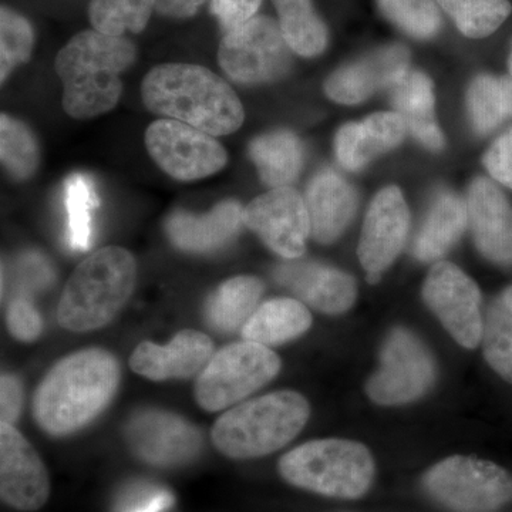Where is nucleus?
Returning <instances> with one entry per match:
<instances>
[{
    "mask_svg": "<svg viewBox=\"0 0 512 512\" xmlns=\"http://www.w3.org/2000/svg\"><path fill=\"white\" fill-rule=\"evenodd\" d=\"M116 356L83 349L56 363L33 396L37 426L52 437H67L92 424L109 407L120 386Z\"/></svg>",
    "mask_w": 512,
    "mask_h": 512,
    "instance_id": "f257e3e1",
    "label": "nucleus"
},
{
    "mask_svg": "<svg viewBox=\"0 0 512 512\" xmlns=\"http://www.w3.org/2000/svg\"><path fill=\"white\" fill-rule=\"evenodd\" d=\"M141 97L151 113L214 137L235 133L245 119L244 107L232 87L211 70L195 64L153 67L141 84Z\"/></svg>",
    "mask_w": 512,
    "mask_h": 512,
    "instance_id": "f03ea898",
    "label": "nucleus"
},
{
    "mask_svg": "<svg viewBox=\"0 0 512 512\" xmlns=\"http://www.w3.org/2000/svg\"><path fill=\"white\" fill-rule=\"evenodd\" d=\"M136 55V46L124 36L99 30L73 36L55 60L66 113L86 120L113 110L123 90L121 74L133 66Z\"/></svg>",
    "mask_w": 512,
    "mask_h": 512,
    "instance_id": "7ed1b4c3",
    "label": "nucleus"
},
{
    "mask_svg": "<svg viewBox=\"0 0 512 512\" xmlns=\"http://www.w3.org/2000/svg\"><path fill=\"white\" fill-rule=\"evenodd\" d=\"M137 264L127 249L101 248L74 269L64 286L57 320L70 332L109 325L133 295Z\"/></svg>",
    "mask_w": 512,
    "mask_h": 512,
    "instance_id": "20e7f679",
    "label": "nucleus"
},
{
    "mask_svg": "<svg viewBox=\"0 0 512 512\" xmlns=\"http://www.w3.org/2000/svg\"><path fill=\"white\" fill-rule=\"evenodd\" d=\"M311 416L302 394L282 390L239 403L215 421L214 447L232 460H252L281 450L291 443Z\"/></svg>",
    "mask_w": 512,
    "mask_h": 512,
    "instance_id": "39448f33",
    "label": "nucleus"
},
{
    "mask_svg": "<svg viewBox=\"0 0 512 512\" xmlns=\"http://www.w3.org/2000/svg\"><path fill=\"white\" fill-rule=\"evenodd\" d=\"M278 471L286 483L340 500H357L372 487L375 460L356 441L313 440L293 448L279 460Z\"/></svg>",
    "mask_w": 512,
    "mask_h": 512,
    "instance_id": "423d86ee",
    "label": "nucleus"
},
{
    "mask_svg": "<svg viewBox=\"0 0 512 512\" xmlns=\"http://www.w3.org/2000/svg\"><path fill=\"white\" fill-rule=\"evenodd\" d=\"M281 359L268 346L238 342L212 355L195 383V399L207 412L227 410L274 380Z\"/></svg>",
    "mask_w": 512,
    "mask_h": 512,
    "instance_id": "0eeeda50",
    "label": "nucleus"
},
{
    "mask_svg": "<svg viewBox=\"0 0 512 512\" xmlns=\"http://www.w3.org/2000/svg\"><path fill=\"white\" fill-rule=\"evenodd\" d=\"M427 494L448 510L494 512L512 501V476L480 458L454 456L424 474Z\"/></svg>",
    "mask_w": 512,
    "mask_h": 512,
    "instance_id": "6e6552de",
    "label": "nucleus"
},
{
    "mask_svg": "<svg viewBox=\"0 0 512 512\" xmlns=\"http://www.w3.org/2000/svg\"><path fill=\"white\" fill-rule=\"evenodd\" d=\"M218 62L234 82H276L291 69V47L286 43L279 23L266 16H255L238 29L225 33Z\"/></svg>",
    "mask_w": 512,
    "mask_h": 512,
    "instance_id": "1a4fd4ad",
    "label": "nucleus"
},
{
    "mask_svg": "<svg viewBox=\"0 0 512 512\" xmlns=\"http://www.w3.org/2000/svg\"><path fill=\"white\" fill-rule=\"evenodd\" d=\"M144 141L154 163L178 181L201 180L227 165V151L220 141L181 121H154Z\"/></svg>",
    "mask_w": 512,
    "mask_h": 512,
    "instance_id": "9d476101",
    "label": "nucleus"
},
{
    "mask_svg": "<svg viewBox=\"0 0 512 512\" xmlns=\"http://www.w3.org/2000/svg\"><path fill=\"white\" fill-rule=\"evenodd\" d=\"M124 440L134 457L156 468L187 466L202 450L201 431L168 410L134 413L124 426Z\"/></svg>",
    "mask_w": 512,
    "mask_h": 512,
    "instance_id": "9b49d317",
    "label": "nucleus"
},
{
    "mask_svg": "<svg viewBox=\"0 0 512 512\" xmlns=\"http://www.w3.org/2000/svg\"><path fill=\"white\" fill-rule=\"evenodd\" d=\"M434 380L433 360L413 333L396 329L382 350V363L367 382L370 399L382 406L414 402L430 389Z\"/></svg>",
    "mask_w": 512,
    "mask_h": 512,
    "instance_id": "f8f14e48",
    "label": "nucleus"
},
{
    "mask_svg": "<svg viewBox=\"0 0 512 512\" xmlns=\"http://www.w3.org/2000/svg\"><path fill=\"white\" fill-rule=\"evenodd\" d=\"M423 299L447 332L467 349L483 339L481 293L476 282L450 262L431 268L423 286Z\"/></svg>",
    "mask_w": 512,
    "mask_h": 512,
    "instance_id": "ddd939ff",
    "label": "nucleus"
},
{
    "mask_svg": "<svg viewBox=\"0 0 512 512\" xmlns=\"http://www.w3.org/2000/svg\"><path fill=\"white\" fill-rule=\"evenodd\" d=\"M244 222L266 247L288 261L301 258L311 237L306 202L291 187L272 188L249 202Z\"/></svg>",
    "mask_w": 512,
    "mask_h": 512,
    "instance_id": "4468645a",
    "label": "nucleus"
},
{
    "mask_svg": "<svg viewBox=\"0 0 512 512\" xmlns=\"http://www.w3.org/2000/svg\"><path fill=\"white\" fill-rule=\"evenodd\" d=\"M50 497L49 471L15 426L0 423V498L13 510L35 512Z\"/></svg>",
    "mask_w": 512,
    "mask_h": 512,
    "instance_id": "2eb2a0df",
    "label": "nucleus"
},
{
    "mask_svg": "<svg viewBox=\"0 0 512 512\" xmlns=\"http://www.w3.org/2000/svg\"><path fill=\"white\" fill-rule=\"evenodd\" d=\"M409 227V208L402 191L397 187L384 188L370 204L357 248L370 284H376L402 252Z\"/></svg>",
    "mask_w": 512,
    "mask_h": 512,
    "instance_id": "dca6fc26",
    "label": "nucleus"
},
{
    "mask_svg": "<svg viewBox=\"0 0 512 512\" xmlns=\"http://www.w3.org/2000/svg\"><path fill=\"white\" fill-rule=\"evenodd\" d=\"M214 355L210 336L194 329H184L168 345L141 342L130 357V366L137 375L164 382L190 379L200 373Z\"/></svg>",
    "mask_w": 512,
    "mask_h": 512,
    "instance_id": "f3484780",
    "label": "nucleus"
},
{
    "mask_svg": "<svg viewBox=\"0 0 512 512\" xmlns=\"http://www.w3.org/2000/svg\"><path fill=\"white\" fill-rule=\"evenodd\" d=\"M410 55L404 46L393 45L336 70L325 84L328 97L340 104H359L394 84L409 72Z\"/></svg>",
    "mask_w": 512,
    "mask_h": 512,
    "instance_id": "a211bd4d",
    "label": "nucleus"
},
{
    "mask_svg": "<svg viewBox=\"0 0 512 512\" xmlns=\"http://www.w3.org/2000/svg\"><path fill=\"white\" fill-rule=\"evenodd\" d=\"M274 276L306 305L328 315L346 312L356 301L355 279L330 266L291 259L276 266Z\"/></svg>",
    "mask_w": 512,
    "mask_h": 512,
    "instance_id": "6ab92c4d",
    "label": "nucleus"
},
{
    "mask_svg": "<svg viewBox=\"0 0 512 512\" xmlns=\"http://www.w3.org/2000/svg\"><path fill=\"white\" fill-rule=\"evenodd\" d=\"M467 210L481 254L495 264H512V207L500 188L477 178L468 190Z\"/></svg>",
    "mask_w": 512,
    "mask_h": 512,
    "instance_id": "aec40b11",
    "label": "nucleus"
},
{
    "mask_svg": "<svg viewBox=\"0 0 512 512\" xmlns=\"http://www.w3.org/2000/svg\"><path fill=\"white\" fill-rule=\"evenodd\" d=\"M244 208L228 200L204 215L177 211L165 222L171 244L188 254H211L234 241L244 222Z\"/></svg>",
    "mask_w": 512,
    "mask_h": 512,
    "instance_id": "412c9836",
    "label": "nucleus"
},
{
    "mask_svg": "<svg viewBox=\"0 0 512 512\" xmlns=\"http://www.w3.org/2000/svg\"><path fill=\"white\" fill-rule=\"evenodd\" d=\"M305 202L311 220V237L320 244H330L345 232L355 217L357 195L342 175L323 170L309 184Z\"/></svg>",
    "mask_w": 512,
    "mask_h": 512,
    "instance_id": "4be33fe9",
    "label": "nucleus"
},
{
    "mask_svg": "<svg viewBox=\"0 0 512 512\" xmlns=\"http://www.w3.org/2000/svg\"><path fill=\"white\" fill-rule=\"evenodd\" d=\"M406 124L397 113H376L338 131L335 153L342 167L362 170L373 158L393 150L406 136Z\"/></svg>",
    "mask_w": 512,
    "mask_h": 512,
    "instance_id": "5701e85b",
    "label": "nucleus"
},
{
    "mask_svg": "<svg viewBox=\"0 0 512 512\" xmlns=\"http://www.w3.org/2000/svg\"><path fill=\"white\" fill-rule=\"evenodd\" d=\"M394 113L402 117L414 137L429 150H441L444 136L434 114L433 84L426 74L407 72L392 89Z\"/></svg>",
    "mask_w": 512,
    "mask_h": 512,
    "instance_id": "b1692460",
    "label": "nucleus"
},
{
    "mask_svg": "<svg viewBox=\"0 0 512 512\" xmlns=\"http://www.w3.org/2000/svg\"><path fill=\"white\" fill-rule=\"evenodd\" d=\"M264 289V282L255 276H235L222 282L205 302V323L224 335L244 328L258 308Z\"/></svg>",
    "mask_w": 512,
    "mask_h": 512,
    "instance_id": "393cba45",
    "label": "nucleus"
},
{
    "mask_svg": "<svg viewBox=\"0 0 512 512\" xmlns=\"http://www.w3.org/2000/svg\"><path fill=\"white\" fill-rule=\"evenodd\" d=\"M467 225V202L453 192H440L414 241L413 254L423 262L436 261L456 244Z\"/></svg>",
    "mask_w": 512,
    "mask_h": 512,
    "instance_id": "a878e982",
    "label": "nucleus"
},
{
    "mask_svg": "<svg viewBox=\"0 0 512 512\" xmlns=\"http://www.w3.org/2000/svg\"><path fill=\"white\" fill-rule=\"evenodd\" d=\"M312 326V315L296 299H272L256 308L242 328V338L264 346L284 345L298 339Z\"/></svg>",
    "mask_w": 512,
    "mask_h": 512,
    "instance_id": "bb28decb",
    "label": "nucleus"
},
{
    "mask_svg": "<svg viewBox=\"0 0 512 512\" xmlns=\"http://www.w3.org/2000/svg\"><path fill=\"white\" fill-rule=\"evenodd\" d=\"M249 156L268 187H289L301 173L303 146L291 131L276 130L256 137L249 146Z\"/></svg>",
    "mask_w": 512,
    "mask_h": 512,
    "instance_id": "cd10ccee",
    "label": "nucleus"
},
{
    "mask_svg": "<svg viewBox=\"0 0 512 512\" xmlns=\"http://www.w3.org/2000/svg\"><path fill=\"white\" fill-rule=\"evenodd\" d=\"M468 117L478 134H488L512 120V77L481 74L467 93Z\"/></svg>",
    "mask_w": 512,
    "mask_h": 512,
    "instance_id": "c85d7f7f",
    "label": "nucleus"
},
{
    "mask_svg": "<svg viewBox=\"0 0 512 512\" xmlns=\"http://www.w3.org/2000/svg\"><path fill=\"white\" fill-rule=\"evenodd\" d=\"M279 28L292 52L303 57L319 56L328 46V29L313 10L312 0H272Z\"/></svg>",
    "mask_w": 512,
    "mask_h": 512,
    "instance_id": "c756f323",
    "label": "nucleus"
},
{
    "mask_svg": "<svg viewBox=\"0 0 512 512\" xmlns=\"http://www.w3.org/2000/svg\"><path fill=\"white\" fill-rule=\"evenodd\" d=\"M0 158L15 180H29L40 163L39 144L25 123L8 114L0 116Z\"/></svg>",
    "mask_w": 512,
    "mask_h": 512,
    "instance_id": "7c9ffc66",
    "label": "nucleus"
},
{
    "mask_svg": "<svg viewBox=\"0 0 512 512\" xmlns=\"http://www.w3.org/2000/svg\"><path fill=\"white\" fill-rule=\"evenodd\" d=\"M157 0H92L89 19L94 30L111 36L146 29Z\"/></svg>",
    "mask_w": 512,
    "mask_h": 512,
    "instance_id": "2f4dec72",
    "label": "nucleus"
},
{
    "mask_svg": "<svg viewBox=\"0 0 512 512\" xmlns=\"http://www.w3.org/2000/svg\"><path fill=\"white\" fill-rule=\"evenodd\" d=\"M97 198L92 181L82 174H73L64 183V204L67 211V241L74 251L89 248L92 239V210Z\"/></svg>",
    "mask_w": 512,
    "mask_h": 512,
    "instance_id": "473e14b6",
    "label": "nucleus"
},
{
    "mask_svg": "<svg viewBox=\"0 0 512 512\" xmlns=\"http://www.w3.org/2000/svg\"><path fill=\"white\" fill-rule=\"evenodd\" d=\"M481 342L488 365L512 384V311L503 299L488 308Z\"/></svg>",
    "mask_w": 512,
    "mask_h": 512,
    "instance_id": "72a5a7b5",
    "label": "nucleus"
},
{
    "mask_svg": "<svg viewBox=\"0 0 512 512\" xmlns=\"http://www.w3.org/2000/svg\"><path fill=\"white\" fill-rule=\"evenodd\" d=\"M35 35L28 20L3 6L0 10V79L2 83L10 73L28 62L32 55Z\"/></svg>",
    "mask_w": 512,
    "mask_h": 512,
    "instance_id": "f704fd0d",
    "label": "nucleus"
},
{
    "mask_svg": "<svg viewBox=\"0 0 512 512\" xmlns=\"http://www.w3.org/2000/svg\"><path fill=\"white\" fill-rule=\"evenodd\" d=\"M387 19L416 39H430L441 28V15L434 0H379Z\"/></svg>",
    "mask_w": 512,
    "mask_h": 512,
    "instance_id": "c9c22d12",
    "label": "nucleus"
},
{
    "mask_svg": "<svg viewBox=\"0 0 512 512\" xmlns=\"http://www.w3.org/2000/svg\"><path fill=\"white\" fill-rule=\"evenodd\" d=\"M511 12L512 5L508 0H474L454 20L464 36L483 39L500 29Z\"/></svg>",
    "mask_w": 512,
    "mask_h": 512,
    "instance_id": "e433bc0d",
    "label": "nucleus"
},
{
    "mask_svg": "<svg viewBox=\"0 0 512 512\" xmlns=\"http://www.w3.org/2000/svg\"><path fill=\"white\" fill-rule=\"evenodd\" d=\"M6 325L10 335L20 342H35L42 335L43 319L28 296L19 295L9 303Z\"/></svg>",
    "mask_w": 512,
    "mask_h": 512,
    "instance_id": "4c0bfd02",
    "label": "nucleus"
},
{
    "mask_svg": "<svg viewBox=\"0 0 512 512\" xmlns=\"http://www.w3.org/2000/svg\"><path fill=\"white\" fill-rule=\"evenodd\" d=\"M16 279L23 292H42L53 284L55 272L45 256L29 251L16 261Z\"/></svg>",
    "mask_w": 512,
    "mask_h": 512,
    "instance_id": "58836bf2",
    "label": "nucleus"
},
{
    "mask_svg": "<svg viewBox=\"0 0 512 512\" xmlns=\"http://www.w3.org/2000/svg\"><path fill=\"white\" fill-rule=\"evenodd\" d=\"M484 165L497 183L512 190V127L488 148Z\"/></svg>",
    "mask_w": 512,
    "mask_h": 512,
    "instance_id": "ea45409f",
    "label": "nucleus"
},
{
    "mask_svg": "<svg viewBox=\"0 0 512 512\" xmlns=\"http://www.w3.org/2000/svg\"><path fill=\"white\" fill-rule=\"evenodd\" d=\"M262 0H211L210 10L225 33L254 19Z\"/></svg>",
    "mask_w": 512,
    "mask_h": 512,
    "instance_id": "a19ab883",
    "label": "nucleus"
},
{
    "mask_svg": "<svg viewBox=\"0 0 512 512\" xmlns=\"http://www.w3.org/2000/svg\"><path fill=\"white\" fill-rule=\"evenodd\" d=\"M23 390L18 377L3 373L0 379V416L2 423L15 426L22 412Z\"/></svg>",
    "mask_w": 512,
    "mask_h": 512,
    "instance_id": "79ce46f5",
    "label": "nucleus"
},
{
    "mask_svg": "<svg viewBox=\"0 0 512 512\" xmlns=\"http://www.w3.org/2000/svg\"><path fill=\"white\" fill-rule=\"evenodd\" d=\"M207 0H157L156 9L167 18L187 19L194 16Z\"/></svg>",
    "mask_w": 512,
    "mask_h": 512,
    "instance_id": "37998d69",
    "label": "nucleus"
},
{
    "mask_svg": "<svg viewBox=\"0 0 512 512\" xmlns=\"http://www.w3.org/2000/svg\"><path fill=\"white\" fill-rule=\"evenodd\" d=\"M170 504L171 497L167 491H150L127 504L123 512H163Z\"/></svg>",
    "mask_w": 512,
    "mask_h": 512,
    "instance_id": "c03bdc74",
    "label": "nucleus"
},
{
    "mask_svg": "<svg viewBox=\"0 0 512 512\" xmlns=\"http://www.w3.org/2000/svg\"><path fill=\"white\" fill-rule=\"evenodd\" d=\"M441 8L446 10L451 18L456 19L461 12H464L474 0H437Z\"/></svg>",
    "mask_w": 512,
    "mask_h": 512,
    "instance_id": "a18cd8bd",
    "label": "nucleus"
},
{
    "mask_svg": "<svg viewBox=\"0 0 512 512\" xmlns=\"http://www.w3.org/2000/svg\"><path fill=\"white\" fill-rule=\"evenodd\" d=\"M501 299H503L505 305H507L508 308H510L512 311V286H510V288L505 289L503 296H501Z\"/></svg>",
    "mask_w": 512,
    "mask_h": 512,
    "instance_id": "49530a36",
    "label": "nucleus"
},
{
    "mask_svg": "<svg viewBox=\"0 0 512 512\" xmlns=\"http://www.w3.org/2000/svg\"><path fill=\"white\" fill-rule=\"evenodd\" d=\"M508 70H510V76L512 77V46H511L510 57H508Z\"/></svg>",
    "mask_w": 512,
    "mask_h": 512,
    "instance_id": "de8ad7c7",
    "label": "nucleus"
}]
</instances>
